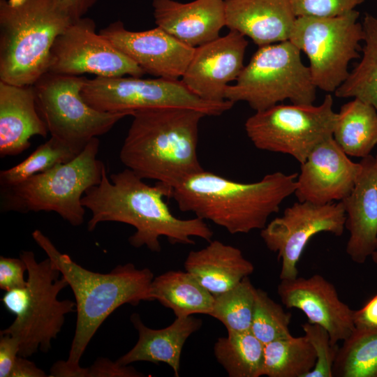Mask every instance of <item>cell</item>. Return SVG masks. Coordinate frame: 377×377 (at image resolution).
Instances as JSON below:
<instances>
[{
    "label": "cell",
    "instance_id": "cell-40",
    "mask_svg": "<svg viewBox=\"0 0 377 377\" xmlns=\"http://www.w3.org/2000/svg\"><path fill=\"white\" fill-rule=\"evenodd\" d=\"M97 0H55L57 6L66 13L73 22L83 17Z\"/></svg>",
    "mask_w": 377,
    "mask_h": 377
},
{
    "label": "cell",
    "instance_id": "cell-2",
    "mask_svg": "<svg viewBox=\"0 0 377 377\" xmlns=\"http://www.w3.org/2000/svg\"><path fill=\"white\" fill-rule=\"evenodd\" d=\"M297 176L277 171L244 183L202 170L175 185L170 198L183 212H192L232 235L246 234L266 226L269 217L295 193Z\"/></svg>",
    "mask_w": 377,
    "mask_h": 377
},
{
    "label": "cell",
    "instance_id": "cell-22",
    "mask_svg": "<svg viewBox=\"0 0 377 377\" xmlns=\"http://www.w3.org/2000/svg\"><path fill=\"white\" fill-rule=\"evenodd\" d=\"M45 122L36 108L34 85L0 81V156H17L30 146L34 135L46 137Z\"/></svg>",
    "mask_w": 377,
    "mask_h": 377
},
{
    "label": "cell",
    "instance_id": "cell-27",
    "mask_svg": "<svg viewBox=\"0 0 377 377\" xmlns=\"http://www.w3.org/2000/svg\"><path fill=\"white\" fill-rule=\"evenodd\" d=\"M264 347L251 330L228 331L215 342L214 353L217 362L230 377L263 376Z\"/></svg>",
    "mask_w": 377,
    "mask_h": 377
},
{
    "label": "cell",
    "instance_id": "cell-42",
    "mask_svg": "<svg viewBox=\"0 0 377 377\" xmlns=\"http://www.w3.org/2000/svg\"><path fill=\"white\" fill-rule=\"evenodd\" d=\"M50 377H87V368L73 364L66 360L55 362L50 369Z\"/></svg>",
    "mask_w": 377,
    "mask_h": 377
},
{
    "label": "cell",
    "instance_id": "cell-20",
    "mask_svg": "<svg viewBox=\"0 0 377 377\" xmlns=\"http://www.w3.org/2000/svg\"><path fill=\"white\" fill-rule=\"evenodd\" d=\"M152 6L157 27L193 47L216 39L226 26L224 0H153Z\"/></svg>",
    "mask_w": 377,
    "mask_h": 377
},
{
    "label": "cell",
    "instance_id": "cell-29",
    "mask_svg": "<svg viewBox=\"0 0 377 377\" xmlns=\"http://www.w3.org/2000/svg\"><path fill=\"white\" fill-rule=\"evenodd\" d=\"M316 362L315 350L304 335L265 344L263 376L306 377Z\"/></svg>",
    "mask_w": 377,
    "mask_h": 377
},
{
    "label": "cell",
    "instance_id": "cell-8",
    "mask_svg": "<svg viewBox=\"0 0 377 377\" xmlns=\"http://www.w3.org/2000/svg\"><path fill=\"white\" fill-rule=\"evenodd\" d=\"M316 89L301 51L288 40L259 47L236 82L227 87L225 98L244 101L256 112L287 99L313 104Z\"/></svg>",
    "mask_w": 377,
    "mask_h": 377
},
{
    "label": "cell",
    "instance_id": "cell-39",
    "mask_svg": "<svg viewBox=\"0 0 377 377\" xmlns=\"http://www.w3.org/2000/svg\"><path fill=\"white\" fill-rule=\"evenodd\" d=\"M356 330H377V294L361 309L354 311Z\"/></svg>",
    "mask_w": 377,
    "mask_h": 377
},
{
    "label": "cell",
    "instance_id": "cell-21",
    "mask_svg": "<svg viewBox=\"0 0 377 377\" xmlns=\"http://www.w3.org/2000/svg\"><path fill=\"white\" fill-rule=\"evenodd\" d=\"M226 26L258 47L288 40L296 15L290 0H224Z\"/></svg>",
    "mask_w": 377,
    "mask_h": 377
},
{
    "label": "cell",
    "instance_id": "cell-16",
    "mask_svg": "<svg viewBox=\"0 0 377 377\" xmlns=\"http://www.w3.org/2000/svg\"><path fill=\"white\" fill-rule=\"evenodd\" d=\"M247 45L243 34L230 30L228 34L195 47L182 82L203 100L226 101L228 83L236 80L244 67Z\"/></svg>",
    "mask_w": 377,
    "mask_h": 377
},
{
    "label": "cell",
    "instance_id": "cell-36",
    "mask_svg": "<svg viewBox=\"0 0 377 377\" xmlns=\"http://www.w3.org/2000/svg\"><path fill=\"white\" fill-rule=\"evenodd\" d=\"M27 267L24 260L20 258L0 257V288L4 291L23 288L27 280L24 273Z\"/></svg>",
    "mask_w": 377,
    "mask_h": 377
},
{
    "label": "cell",
    "instance_id": "cell-41",
    "mask_svg": "<svg viewBox=\"0 0 377 377\" xmlns=\"http://www.w3.org/2000/svg\"><path fill=\"white\" fill-rule=\"evenodd\" d=\"M48 376L44 371L38 368L27 357L18 355L10 377H45Z\"/></svg>",
    "mask_w": 377,
    "mask_h": 377
},
{
    "label": "cell",
    "instance_id": "cell-17",
    "mask_svg": "<svg viewBox=\"0 0 377 377\" xmlns=\"http://www.w3.org/2000/svg\"><path fill=\"white\" fill-rule=\"evenodd\" d=\"M277 293L287 309L302 311L308 322L324 327L333 344L346 340L356 329L354 310L340 300L335 286L320 274L281 279Z\"/></svg>",
    "mask_w": 377,
    "mask_h": 377
},
{
    "label": "cell",
    "instance_id": "cell-34",
    "mask_svg": "<svg viewBox=\"0 0 377 377\" xmlns=\"http://www.w3.org/2000/svg\"><path fill=\"white\" fill-rule=\"evenodd\" d=\"M301 327L316 355V364L306 377H333L332 367L339 347L332 343L329 333L322 326L307 321Z\"/></svg>",
    "mask_w": 377,
    "mask_h": 377
},
{
    "label": "cell",
    "instance_id": "cell-3",
    "mask_svg": "<svg viewBox=\"0 0 377 377\" xmlns=\"http://www.w3.org/2000/svg\"><path fill=\"white\" fill-rule=\"evenodd\" d=\"M205 113L189 108H160L135 111L119 152L126 168L142 179L171 190L204 170L198 156V131Z\"/></svg>",
    "mask_w": 377,
    "mask_h": 377
},
{
    "label": "cell",
    "instance_id": "cell-38",
    "mask_svg": "<svg viewBox=\"0 0 377 377\" xmlns=\"http://www.w3.org/2000/svg\"><path fill=\"white\" fill-rule=\"evenodd\" d=\"M0 377H10L19 355L20 341L15 337L0 333Z\"/></svg>",
    "mask_w": 377,
    "mask_h": 377
},
{
    "label": "cell",
    "instance_id": "cell-35",
    "mask_svg": "<svg viewBox=\"0 0 377 377\" xmlns=\"http://www.w3.org/2000/svg\"><path fill=\"white\" fill-rule=\"evenodd\" d=\"M364 0H290L296 17H330L346 14Z\"/></svg>",
    "mask_w": 377,
    "mask_h": 377
},
{
    "label": "cell",
    "instance_id": "cell-30",
    "mask_svg": "<svg viewBox=\"0 0 377 377\" xmlns=\"http://www.w3.org/2000/svg\"><path fill=\"white\" fill-rule=\"evenodd\" d=\"M333 377H377V330H356L343 341L332 367Z\"/></svg>",
    "mask_w": 377,
    "mask_h": 377
},
{
    "label": "cell",
    "instance_id": "cell-6",
    "mask_svg": "<svg viewBox=\"0 0 377 377\" xmlns=\"http://www.w3.org/2000/svg\"><path fill=\"white\" fill-rule=\"evenodd\" d=\"M20 257L27 267V283L23 288L6 291L1 298L3 305L15 315V319L0 333L17 338L19 355L29 357L38 349L49 351L66 316L75 311V302L57 299L68 284L48 257L38 262L31 251H22Z\"/></svg>",
    "mask_w": 377,
    "mask_h": 377
},
{
    "label": "cell",
    "instance_id": "cell-37",
    "mask_svg": "<svg viewBox=\"0 0 377 377\" xmlns=\"http://www.w3.org/2000/svg\"><path fill=\"white\" fill-rule=\"evenodd\" d=\"M144 375L133 367L108 358H98L87 368V377H140Z\"/></svg>",
    "mask_w": 377,
    "mask_h": 377
},
{
    "label": "cell",
    "instance_id": "cell-18",
    "mask_svg": "<svg viewBox=\"0 0 377 377\" xmlns=\"http://www.w3.org/2000/svg\"><path fill=\"white\" fill-rule=\"evenodd\" d=\"M295 195L298 201L325 205L341 201L352 191L361 172L333 137L316 146L300 164Z\"/></svg>",
    "mask_w": 377,
    "mask_h": 377
},
{
    "label": "cell",
    "instance_id": "cell-32",
    "mask_svg": "<svg viewBox=\"0 0 377 377\" xmlns=\"http://www.w3.org/2000/svg\"><path fill=\"white\" fill-rule=\"evenodd\" d=\"M76 156L77 154L68 145L51 136L21 163L1 171V187L17 184L57 165L68 162Z\"/></svg>",
    "mask_w": 377,
    "mask_h": 377
},
{
    "label": "cell",
    "instance_id": "cell-5",
    "mask_svg": "<svg viewBox=\"0 0 377 377\" xmlns=\"http://www.w3.org/2000/svg\"><path fill=\"white\" fill-rule=\"evenodd\" d=\"M73 22L55 0H0V81L34 85L57 37Z\"/></svg>",
    "mask_w": 377,
    "mask_h": 377
},
{
    "label": "cell",
    "instance_id": "cell-10",
    "mask_svg": "<svg viewBox=\"0 0 377 377\" xmlns=\"http://www.w3.org/2000/svg\"><path fill=\"white\" fill-rule=\"evenodd\" d=\"M359 15L353 10L335 17L296 18L289 40L307 56L317 89L335 92L349 75L350 61L360 57L364 31Z\"/></svg>",
    "mask_w": 377,
    "mask_h": 377
},
{
    "label": "cell",
    "instance_id": "cell-9",
    "mask_svg": "<svg viewBox=\"0 0 377 377\" xmlns=\"http://www.w3.org/2000/svg\"><path fill=\"white\" fill-rule=\"evenodd\" d=\"M87 77L50 72L34 84L37 110L48 133L68 145L77 155L94 138L108 132L128 112H104L83 99Z\"/></svg>",
    "mask_w": 377,
    "mask_h": 377
},
{
    "label": "cell",
    "instance_id": "cell-43",
    "mask_svg": "<svg viewBox=\"0 0 377 377\" xmlns=\"http://www.w3.org/2000/svg\"><path fill=\"white\" fill-rule=\"evenodd\" d=\"M371 258H372V260H373L376 264H377V241H376V244L375 249H374L373 253L371 254Z\"/></svg>",
    "mask_w": 377,
    "mask_h": 377
},
{
    "label": "cell",
    "instance_id": "cell-14",
    "mask_svg": "<svg viewBox=\"0 0 377 377\" xmlns=\"http://www.w3.org/2000/svg\"><path fill=\"white\" fill-rule=\"evenodd\" d=\"M346 212L341 201L318 205L297 201L287 207L261 230L267 248L281 261L280 279L298 275L297 263L309 241L320 232L341 236L345 229Z\"/></svg>",
    "mask_w": 377,
    "mask_h": 377
},
{
    "label": "cell",
    "instance_id": "cell-7",
    "mask_svg": "<svg viewBox=\"0 0 377 377\" xmlns=\"http://www.w3.org/2000/svg\"><path fill=\"white\" fill-rule=\"evenodd\" d=\"M100 142L94 138L71 161L11 186L1 187V209L28 213L54 212L73 226L83 223L82 198L98 184L105 168L97 158Z\"/></svg>",
    "mask_w": 377,
    "mask_h": 377
},
{
    "label": "cell",
    "instance_id": "cell-25",
    "mask_svg": "<svg viewBox=\"0 0 377 377\" xmlns=\"http://www.w3.org/2000/svg\"><path fill=\"white\" fill-rule=\"evenodd\" d=\"M150 295L152 300L171 309L176 318L209 315L214 302V295L186 271H168L154 277Z\"/></svg>",
    "mask_w": 377,
    "mask_h": 377
},
{
    "label": "cell",
    "instance_id": "cell-31",
    "mask_svg": "<svg viewBox=\"0 0 377 377\" xmlns=\"http://www.w3.org/2000/svg\"><path fill=\"white\" fill-rule=\"evenodd\" d=\"M256 288L249 276L228 290L214 296L209 316L219 320L227 332L251 330Z\"/></svg>",
    "mask_w": 377,
    "mask_h": 377
},
{
    "label": "cell",
    "instance_id": "cell-15",
    "mask_svg": "<svg viewBox=\"0 0 377 377\" xmlns=\"http://www.w3.org/2000/svg\"><path fill=\"white\" fill-rule=\"evenodd\" d=\"M99 34L145 73L170 80L182 77L195 49L158 27L132 31L127 30L120 20L110 24Z\"/></svg>",
    "mask_w": 377,
    "mask_h": 377
},
{
    "label": "cell",
    "instance_id": "cell-12",
    "mask_svg": "<svg viewBox=\"0 0 377 377\" xmlns=\"http://www.w3.org/2000/svg\"><path fill=\"white\" fill-rule=\"evenodd\" d=\"M81 95L91 108L104 112H128L160 108H182L200 111L207 116H219L232 108L226 100L213 102L192 93L179 80L162 77H96L86 79Z\"/></svg>",
    "mask_w": 377,
    "mask_h": 377
},
{
    "label": "cell",
    "instance_id": "cell-44",
    "mask_svg": "<svg viewBox=\"0 0 377 377\" xmlns=\"http://www.w3.org/2000/svg\"><path fill=\"white\" fill-rule=\"evenodd\" d=\"M375 158H376V161H377V155L375 156Z\"/></svg>",
    "mask_w": 377,
    "mask_h": 377
},
{
    "label": "cell",
    "instance_id": "cell-4",
    "mask_svg": "<svg viewBox=\"0 0 377 377\" xmlns=\"http://www.w3.org/2000/svg\"><path fill=\"white\" fill-rule=\"evenodd\" d=\"M31 235L67 281L75 298L77 320L67 362L80 364L96 332L117 308L153 301L150 288L154 277L149 268L138 269L128 263L106 274L91 272L61 253L40 230H35Z\"/></svg>",
    "mask_w": 377,
    "mask_h": 377
},
{
    "label": "cell",
    "instance_id": "cell-1",
    "mask_svg": "<svg viewBox=\"0 0 377 377\" xmlns=\"http://www.w3.org/2000/svg\"><path fill=\"white\" fill-rule=\"evenodd\" d=\"M170 195L166 186L159 182L150 186L128 168L108 177L105 168L101 182L89 188L81 202L91 213L89 231L102 222L131 225L135 232L128 242L135 248L145 246L151 251L160 252L161 237L172 244H195L193 237L210 242L214 232L204 220L182 219L172 213L164 200Z\"/></svg>",
    "mask_w": 377,
    "mask_h": 377
},
{
    "label": "cell",
    "instance_id": "cell-33",
    "mask_svg": "<svg viewBox=\"0 0 377 377\" xmlns=\"http://www.w3.org/2000/svg\"><path fill=\"white\" fill-rule=\"evenodd\" d=\"M292 315L269 297L265 290L256 288L251 332L262 343L293 336L289 330Z\"/></svg>",
    "mask_w": 377,
    "mask_h": 377
},
{
    "label": "cell",
    "instance_id": "cell-19",
    "mask_svg": "<svg viewBox=\"0 0 377 377\" xmlns=\"http://www.w3.org/2000/svg\"><path fill=\"white\" fill-rule=\"evenodd\" d=\"M361 172L343 203L345 228L349 232L346 252L362 264L373 253L377 241V161L371 154L362 158Z\"/></svg>",
    "mask_w": 377,
    "mask_h": 377
},
{
    "label": "cell",
    "instance_id": "cell-24",
    "mask_svg": "<svg viewBox=\"0 0 377 377\" xmlns=\"http://www.w3.org/2000/svg\"><path fill=\"white\" fill-rule=\"evenodd\" d=\"M184 267L214 296L232 288L254 271L253 265L239 249L219 240L191 251Z\"/></svg>",
    "mask_w": 377,
    "mask_h": 377
},
{
    "label": "cell",
    "instance_id": "cell-23",
    "mask_svg": "<svg viewBox=\"0 0 377 377\" xmlns=\"http://www.w3.org/2000/svg\"><path fill=\"white\" fill-rule=\"evenodd\" d=\"M131 320L138 332V340L133 348L117 362L122 365L140 361L154 364L163 362L172 369L175 376H179L184 345L188 338L200 328L202 320L192 316L176 318L169 326L158 330L147 327L138 313L132 314Z\"/></svg>",
    "mask_w": 377,
    "mask_h": 377
},
{
    "label": "cell",
    "instance_id": "cell-13",
    "mask_svg": "<svg viewBox=\"0 0 377 377\" xmlns=\"http://www.w3.org/2000/svg\"><path fill=\"white\" fill-rule=\"evenodd\" d=\"M50 73L116 77H141L145 72L100 34L89 17L73 22L55 39L50 51Z\"/></svg>",
    "mask_w": 377,
    "mask_h": 377
},
{
    "label": "cell",
    "instance_id": "cell-28",
    "mask_svg": "<svg viewBox=\"0 0 377 377\" xmlns=\"http://www.w3.org/2000/svg\"><path fill=\"white\" fill-rule=\"evenodd\" d=\"M362 25V59L334 94L339 98H360L377 110V17L366 14Z\"/></svg>",
    "mask_w": 377,
    "mask_h": 377
},
{
    "label": "cell",
    "instance_id": "cell-26",
    "mask_svg": "<svg viewBox=\"0 0 377 377\" xmlns=\"http://www.w3.org/2000/svg\"><path fill=\"white\" fill-rule=\"evenodd\" d=\"M332 137L348 156L363 158L370 155L377 145V110L353 98L337 112Z\"/></svg>",
    "mask_w": 377,
    "mask_h": 377
},
{
    "label": "cell",
    "instance_id": "cell-11",
    "mask_svg": "<svg viewBox=\"0 0 377 377\" xmlns=\"http://www.w3.org/2000/svg\"><path fill=\"white\" fill-rule=\"evenodd\" d=\"M332 106L330 94L318 105L276 104L250 116L245 131L257 149L290 155L301 164L332 137L337 118Z\"/></svg>",
    "mask_w": 377,
    "mask_h": 377
}]
</instances>
